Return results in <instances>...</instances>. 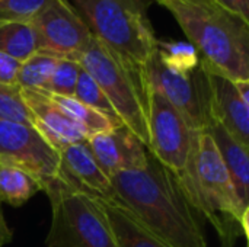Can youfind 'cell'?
<instances>
[{
  "mask_svg": "<svg viewBox=\"0 0 249 247\" xmlns=\"http://www.w3.org/2000/svg\"><path fill=\"white\" fill-rule=\"evenodd\" d=\"M114 197L169 247H209L175 175L149 151L147 165L111 178Z\"/></svg>",
  "mask_w": 249,
  "mask_h": 247,
  "instance_id": "obj_1",
  "label": "cell"
},
{
  "mask_svg": "<svg viewBox=\"0 0 249 247\" xmlns=\"http://www.w3.org/2000/svg\"><path fill=\"white\" fill-rule=\"evenodd\" d=\"M175 17L204 66L249 82V22L214 0H159Z\"/></svg>",
  "mask_w": 249,
  "mask_h": 247,
  "instance_id": "obj_2",
  "label": "cell"
},
{
  "mask_svg": "<svg viewBox=\"0 0 249 247\" xmlns=\"http://www.w3.org/2000/svg\"><path fill=\"white\" fill-rule=\"evenodd\" d=\"M174 175L191 208L209 220L223 247L233 246L241 233L248 236L249 208L241 204L207 132H196L187 166Z\"/></svg>",
  "mask_w": 249,
  "mask_h": 247,
  "instance_id": "obj_3",
  "label": "cell"
},
{
  "mask_svg": "<svg viewBox=\"0 0 249 247\" xmlns=\"http://www.w3.org/2000/svg\"><path fill=\"white\" fill-rule=\"evenodd\" d=\"M95 38L130 64L143 68L158 38L149 19L156 0H67Z\"/></svg>",
  "mask_w": 249,
  "mask_h": 247,
  "instance_id": "obj_4",
  "label": "cell"
},
{
  "mask_svg": "<svg viewBox=\"0 0 249 247\" xmlns=\"http://www.w3.org/2000/svg\"><path fill=\"white\" fill-rule=\"evenodd\" d=\"M77 63L102 89L124 127L149 150L147 84L143 68L130 64L95 36Z\"/></svg>",
  "mask_w": 249,
  "mask_h": 247,
  "instance_id": "obj_5",
  "label": "cell"
},
{
  "mask_svg": "<svg viewBox=\"0 0 249 247\" xmlns=\"http://www.w3.org/2000/svg\"><path fill=\"white\" fill-rule=\"evenodd\" d=\"M51 202L47 247H117L108 221L92 195L66 179L61 172L42 189Z\"/></svg>",
  "mask_w": 249,
  "mask_h": 247,
  "instance_id": "obj_6",
  "label": "cell"
},
{
  "mask_svg": "<svg viewBox=\"0 0 249 247\" xmlns=\"http://www.w3.org/2000/svg\"><path fill=\"white\" fill-rule=\"evenodd\" d=\"M143 76L147 87L165 96L193 131H206L213 118L209 74L201 61L193 71H178L165 66L153 51L143 66Z\"/></svg>",
  "mask_w": 249,
  "mask_h": 247,
  "instance_id": "obj_7",
  "label": "cell"
},
{
  "mask_svg": "<svg viewBox=\"0 0 249 247\" xmlns=\"http://www.w3.org/2000/svg\"><path fill=\"white\" fill-rule=\"evenodd\" d=\"M149 151L172 173H179L191 154L196 131L159 92L147 87Z\"/></svg>",
  "mask_w": 249,
  "mask_h": 247,
  "instance_id": "obj_8",
  "label": "cell"
},
{
  "mask_svg": "<svg viewBox=\"0 0 249 247\" xmlns=\"http://www.w3.org/2000/svg\"><path fill=\"white\" fill-rule=\"evenodd\" d=\"M38 52L77 61L93 35L67 0H47L31 19Z\"/></svg>",
  "mask_w": 249,
  "mask_h": 247,
  "instance_id": "obj_9",
  "label": "cell"
},
{
  "mask_svg": "<svg viewBox=\"0 0 249 247\" xmlns=\"http://www.w3.org/2000/svg\"><path fill=\"white\" fill-rule=\"evenodd\" d=\"M0 165L34 176L42 186L60 176V153L31 125L0 119Z\"/></svg>",
  "mask_w": 249,
  "mask_h": 247,
  "instance_id": "obj_10",
  "label": "cell"
},
{
  "mask_svg": "<svg viewBox=\"0 0 249 247\" xmlns=\"http://www.w3.org/2000/svg\"><path fill=\"white\" fill-rule=\"evenodd\" d=\"M86 141L96 163L109 179L118 172L143 169L147 165V147L124 125L90 135Z\"/></svg>",
  "mask_w": 249,
  "mask_h": 247,
  "instance_id": "obj_11",
  "label": "cell"
},
{
  "mask_svg": "<svg viewBox=\"0 0 249 247\" xmlns=\"http://www.w3.org/2000/svg\"><path fill=\"white\" fill-rule=\"evenodd\" d=\"M23 100L32 116V127L57 150L85 141V134L44 90L22 89Z\"/></svg>",
  "mask_w": 249,
  "mask_h": 247,
  "instance_id": "obj_12",
  "label": "cell"
},
{
  "mask_svg": "<svg viewBox=\"0 0 249 247\" xmlns=\"http://www.w3.org/2000/svg\"><path fill=\"white\" fill-rule=\"evenodd\" d=\"M204 67L210 83V108L213 121L219 122L235 140L249 148V105L242 100L233 80L207 66Z\"/></svg>",
  "mask_w": 249,
  "mask_h": 247,
  "instance_id": "obj_13",
  "label": "cell"
},
{
  "mask_svg": "<svg viewBox=\"0 0 249 247\" xmlns=\"http://www.w3.org/2000/svg\"><path fill=\"white\" fill-rule=\"evenodd\" d=\"M58 153L60 172L74 186L99 197H114L111 179L96 163L86 140L70 144Z\"/></svg>",
  "mask_w": 249,
  "mask_h": 247,
  "instance_id": "obj_14",
  "label": "cell"
},
{
  "mask_svg": "<svg viewBox=\"0 0 249 247\" xmlns=\"http://www.w3.org/2000/svg\"><path fill=\"white\" fill-rule=\"evenodd\" d=\"M90 195L104 213L117 247H169L115 197Z\"/></svg>",
  "mask_w": 249,
  "mask_h": 247,
  "instance_id": "obj_15",
  "label": "cell"
},
{
  "mask_svg": "<svg viewBox=\"0 0 249 247\" xmlns=\"http://www.w3.org/2000/svg\"><path fill=\"white\" fill-rule=\"evenodd\" d=\"M203 132L212 137L241 204L249 208V148L235 140L216 121H212Z\"/></svg>",
  "mask_w": 249,
  "mask_h": 247,
  "instance_id": "obj_16",
  "label": "cell"
},
{
  "mask_svg": "<svg viewBox=\"0 0 249 247\" xmlns=\"http://www.w3.org/2000/svg\"><path fill=\"white\" fill-rule=\"evenodd\" d=\"M38 51L31 22H6L0 25V52L23 63Z\"/></svg>",
  "mask_w": 249,
  "mask_h": 247,
  "instance_id": "obj_17",
  "label": "cell"
},
{
  "mask_svg": "<svg viewBox=\"0 0 249 247\" xmlns=\"http://www.w3.org/2000/svg\"><path fill=\"white\" fill-rule=\"evenodd\" d=\"M38 191H42L41 183L29 173L13 166L0 165V201L13 207H20L31 199Z\"/></svg>",
  "mask_w": 249,
  "mask_h": 247,
  "instance_id": "obj_18",
  "label": "cell"
},
{
  "mask_svg": "<svg viewBox=\"0 0 249 247\" xmlns=\"http://www.w3.org/2000/svg\"><path fill=\"white\" fill-rule=\"evenodd\" d=\"M51 98L63 109V112L79 127V130L85 134L86 138H89L90 135L111 131L117 127H121V125L114 124L105 115L86 106L85 103L79 102L74 98H66V96H57V95H51Z\"/></svg>",
  "mask_w": 249,
  "mask_h": 247,
  "instance_id": "obj_19",
  "label": "cell"
},
{
  "mask_svg": "<svg viewBox=\"0 0 249 247\" xmlns=\"http://www.w3.org/2000/svg\"><path fill=\"white\" fill-rule=\"evenodd\" d=\"M55 57L35 52L23 63H20L16 84L20 89H32V90H47L50 79L57 64Z\"/></svg>",
  "mask_w": 249,
  "mask_h": 247,
  "instance_id": "obj_20",
  "label": "cell"
},
{
  "mask_svg": "<svg viewBox=\"0 0 249 247\" xmlns=\"http://www.w3.org/2000/svg\"><path fill=\"white\" fill-rule=\"evenodd\" d=\"M73 98L77 99L79 102L85 103L86 106L98 111L99 114L105 115L114 124L124 125L121 122V119L118 118L115 109L112 108L111 102L108 100V98L102 92V89L90 77V74L86 73L83 68H80V73H79V79H77V84H76V90H74V96Z\"/></svg>",
  "mask_w": 249,
  "mask_h": 247,
  "instance_id": "obj_21",
  "label": "cell"
},
{
  "mask_svg": "<svg viewBox=\"0 0 249 247\" xmlns=\"http://www.w3.org/2000/svg\"><path fill=\"white\" fill-rule=\"evenodd\" d=\"M155 52L165 66L178 71H193L200 64L198 52L190 42L158 39Z\"/></svg>",
  "mask_w": 249,
  "mask_h": 247,
  "instance_id": "obj_22",
  "label": "cell"
},
{
  "mask_svg": "<svg viewBox=\"0 0 249 247\" xmlns=\"http://www.w3.org/2000/svg\"><path fill=\"white\" fill-rule=\"evenodd\" d=\"M0 119L32 127L31 112L23 100L22 89L18 84L0 83Z\"/></svg>",
  "mask_w": 249,
  "mask_h": 247,
  "instance_id": "obj_23",
  "label": "cell"
},
{
  "mask_svg": "<svg viewBox=\"0 0 249 247\" xmlns=\"http://www.w3.org/2000/svg\"><path fill=\"white\" fill-rule=\"evenodd\" d=\"M80 66L77 61L67 60V58H58L55 68L53 71V76L50 79V83L47 86V90L51 95L57 96H66V98H73L79 73H80Z\"/></svg>",
  "mask_w": 249,
  "mask_h": 247,
  "instance_id": "obj_24",
  "label": "cell"
},
{
  "mask_svg": "<svg viewBox=\"0 0 249 247\" xmlns=\"http://www.w3.org/2000/svg\"><path fill=\"white\" fill-rule=\"evenodd\" d=\"M47 0H0V25L6 22H31Z\"/></svg>",
  "mask_w": 249,
  "mask_h": 247,
  "instance_id": "obj_25",
  "label": "cell"
},
{
  "mask_svg": "<svg viewBox=\"0 0 249 247\" xmlns=\"http://www.w3.org/2000/svg\"><path fill=\"white\" fill-rule=\"evenodd\" d=\"M20 63L15 58L0 52V83L3 84H16L18 73Z\"/></svg>",
  "mask_w": 249,
  "mask_h": 247,
  "instance_id": "obj_26",
  "label": "cell"
},
{
  "mask_svg": "<svg viewBox=\"0 0 249 247\" xmlns=\"http://www.w3.org/2000/svg\"><path fill=\"white\" fill-rule=\"evenodd\" d=\"M217 4L225 7L226 10L241 16L249 22V0H214Z\"/></svg>",
  "mask_w": 249,
  "mask_h": 247,
  "instance_id": "obj_27",
  "label": "cell"
},
{
  "mask_svg": "<svg viewBox=\"0 0 249 247\" xmlns=\"http://www.w3.org/2000/svg\"><path fill=\"white\" fill-rule=\"evenodd\" d=\"M12 230L9 229L4 215H3V210H1V201H0V247H4L12 242Z\"/></svg>",
  "mask_w": 249,
  "mask_h": 247,
  "instance_id": "obj_28",
  "label": "cell"
},
{
  "mask_svg": "<svg viewBox=\"0 0 249 247\" xmlns=\"http://www.w3.org/2000/svg\"><path fill=\"white\" fill-rule=\"evenodd\" d=\"M235 84H236V89H238L242 100L247 105H249V82H235Z\"/></svg>",
  "mask_w": 249,
  "mask_h": 247,
  "instance_id": "obj_29",
  "label": "cell"
},
{
  "mask_svg": "<svg viewBox=\"0 0 249 247\" xmlns=\"http://www.w3.org/2000/svg\"><path fill=\"white\" fill-rule=\"evenodd\" d=\"M158 1H159V0H156V3H158Z\"/></svg>",
  "mask_w": 249,
  "mask_h": 247,
  "instance_id": "obj_30",
  "label": "cell"
}]
</instances>
